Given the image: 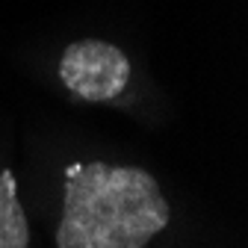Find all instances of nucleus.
<instances>
[{
    "instance_id": "1",
    "label": "nucleus",
    "mask_w": 248,
    "mask_h": 248,
    "mask_svg": "<svg viewBox=\"0 0 248 248\" xmlns=\"http://www.w3.org/2000/svg\"><path fill=\"white\" fill-rule=\"evenodd\" d=\"M160 183L142 169L89 163L65 183L59 248H145L169 225Z\"/></svg>"
},
{
    "instance_id": "3",
    "label": "nucleus",
    "mask_w": 248,
    "mask_h": 248,
    "mask_svg": "<svg viewBox=\"0 0 248 248\" xmlns=\"http://www.w3.org/2000/svg\"><path fill=\"white\" fill-rule=\"evenodd\" d=\"M30 231L12 171H0V248H27Z\"/></svg>"
},
{
    "instance_id": "2",
    "label": "nucleus",
    "mask_w": 248,
    "mask_h": 248,
    "mask_svg": "<svg viewBox=\"0 0 248 248\" xmlns=\"http://www.w3.org/2000/svg\"><path fill=\"white\" fill-rule=\"evenodd\" d=\"M59 77L77 98L109 101L121 95L130 80V62L107 42H74L59 62Z\"/></svg>"
}]
</instances>
